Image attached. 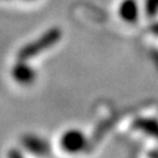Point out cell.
<instances>
[{"instance_id": "obj_1", "label": "cell", "mask_w": 158, "mask_h": 158, "mask_svg": "<svg viewBox=\"0 0 158 158\" xmlns=\"http://www.w3.org/2000/svg\"><path fill=\"white\" fill-rule=\"evenodd\" d=\"M138 13L139 9L135 0H123L120 5V15L122 20L127 23H135L138 18Z\"/></svg>"}, {"instance_id": "obj_2", "label": "cell", "mask_w": 158, "mask_h": 158, "mask_svg": "<svg viewBox=\"0 0 158 158\" xmlns=\"http://www.w3.org/2000/svg\"><path fill=\"white\" fill-rule=\"evenodd\" d=\"M82 143H84L82 136L75 131H70L62 137V147L64 149H67L70 152H76L78 149H81Z\"/></svg>"}]
</instances>
